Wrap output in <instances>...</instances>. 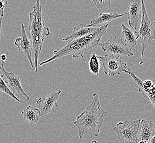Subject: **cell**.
<instances>
[{"label":"cell","instance_id":"obj_24","mask_svg":"<svg viewBox=\"0 0 155 143\" xmlns=\"http://www.w3.org/2000/svg\"><path fill=\"white\" fill-rule=\"evenodd\" d=\"M147 143H155V137L151 138Z\"/></svg>","mask_w":155,"mask_h":143},{"label":"cell","instance_id":"obj_12","mask_svg":"<svg viewBox=\"0 0 155 143\" xmlns=\"http://www.w3.org/2000/svg\"><path fill=\"white\" fill-rule=\"evenodd\" d=\"M128 22L132 29L137 30L138 22L142 17L141 0H132L128 8Z\"/></svg>","mask_w":155,"mask_h":143},{"label":"cell","instance_id":"obj_29","mask_svg":"<svg viewBox=\"0 0 155 143\" xmlns=\"http://www.w3.org/2000/svg\"></svg>","mask_w":155,"mask_h":143},{"label":"cell","instance_id":"obj_20","mask_svg":"<svg viewBox=\"0 0 155 143\" xmlns=\"http://www.w3.org/2000/svg\"><path fill=\"white\" fill-rule=\"evenodd\" d=\"M93 3L95 5L96 8L98 9H101L106 7V6H110V0H104V1H98V0H93Z\"/></svg>","mask_w":155,"mask_h":143},{"label":"cell","instance_id":"obj_1","mask_svg":"<svg viewBox=\"0 0 155 143\" xmlns=\"http://www.w3.org/2000/svg\"><path fill=\"white\" fill-rule=\"evenodd\" d=\"M108 24L102 25L95 32L80 39H75L68 42V44L64 48L58 51L53 52L54 56L47 61L40 63V66L61 57L71 55L75 61L83 57L85 53L90 49L95 48L99 45L101 39L106 34Z\"/></svg>","mask_w":155,"mask_h":143},{"label":"cell","instance_id":"obj_19","mask_svg":"<svg viewBox=\"0 0 155 143\" xmlns=\"http://www.w3.org/2000/svg\"><path fill=\"white\" fill-rule=\"evenodd\" d=\"M0 91L5 93L7 95L9 96L13 99H15L17 101L21 103V100L15 95V94L12 92L11 90L9 89V88L7 86L3 79L1 77V75H0Z\"/></svg>","mask_w":155,"mask_h":143},{"label":"cell","instance_id":"obj_4","mask_svg":"<svg viewBox=\"0 0 155 143\" xmlns=\"http://www.w3.org/2000/svg\"><path fill=\"white\" fill-rule=\"evenodd\" d=\"M141 119L118 122L113 130L120 143H137L141 125Z\"/></svg>","mask_w":155,"mask_h":143},{"label":"cell","instance_id":"obj_8","mask_svg":"<svg viewBox=\"0 0 155 143\" xmlns=\"http://www.w3.org/2000/svg\"><path fill=\"white\" fill-rule=\"evenodd\" d=\"M3 63V62L1 61L0 70L2 72V74L1 75V77L3 79L7 86L14 94L15 92H17L20 95L26 98L27 100H29L30 98L21 87L20 78L13 72L6 71Z\"/></svg>","mask_w":155,"mask_h":143},{"label":"cell","instance_id":"obj_14","mask_svg":"<svg viewBox=\"0 0 155 143\" xmlns=\"http://www.w3.org/2000/svg\"><path fill=\"white\" fill-rule=\"evenodd\" d=\"M141 131L139 133V141L149 142L151 138L155 137V126L152 121H146L145 119L141 120Z\"/></svg>","mask_w":155,"mask_h":143},{"label":"cell","instance_id":"obj_16","mask_svg":"<svg viewBox=\"0 0 155 143\" xmlns=\"http://www.w3.org/2000/svg\"><path fill=\"white\" fill-rule=\"evenodd\" d=\"M127 15V13L123 14H118L117 13H100L98 17L91 21V24L93 26H97L100 24H104L110 22L114 19L122 17L123 16Z\"/></svg>","mask_w":155,"mask_h":143},{"label":"cell","instance_id":"obj_23","mask_svg":"<svg viewBox=\"0 0 155 143\" xmlns=\"http://www.w3.org/2000/svg\"><path fill=\"white\" fill-rule=\"evenodd\" d=\"M1 61H2L3 62L7 60V56H6V54H2L1 56Z\"/></svg>","mask_w":155,"mask_h":143},{"label":"cell","instance_id":"obj_6","mask_svg":"<svg viewBox=\"0 0 155 143\" xmlns=\"http://www.w3.org/2000/svg\"><path fill=\"white\" fill-rule=\"evenodd\" d=\"M97 58L103 66L104 74L108 77H114L122 73H127V64L123 61L122 57L107 54L104 56H97Z\"/></svg>","mask_w":155,"mask_h":143},{"label":"cell","instance_id":"obj_5","mask_svg":"<svg viewBox=\"0 0 155 143\" xmlns=\"http://www.w3.org/2000/svg\"><path fill=\"white\" fill-rule=\"evenodd\" d=\"M141 3L142 9V17L140 29L138 31L142 48L140 65L143 64V54L145 49L150 44H151L152 41L155 40V28L153 27L155 22H153L151 23L150 21L143 0L141 1Z\"/></svg>","mask_w":155,"mask_h":143},{"label":"cell","instance_id":"obj_11","mask_svg":"<svg viewBox=\"0 0 155 143\" xmlns=\"http://www.w3.org/2000/svg\"><path fill=\"white\" fill-rule=\"evenodd\" d=\"M61 90L51 92L49 95L44 96L36 100V104L38 105L40 117H42L51 112L54 107L57 106V100H58Z\"/></svg>","mask_w":155,"mask_h":143},{"label":"cell","instance_id":"obj_3","mask_svg":"<svg viewBox=\"0 0 155 143\" xmlns=\"http://www.w3.org/2000/svg\"><path fill=\"white\" fill-rule=\"evenodd\" d=\"M33 8V11L29 14V25L26 33L32 42L33 63L35 72L37 73L39 55L41 51L45 38L50 35V31L48 28L45 27V14L42 13L41 6L39 0L36 1Z\"/></svg>","mask_w":155,"mask_h":143},{"label":"cell","instance_id":"obj_18","mask_svg":"<svg viewBox=\"0 0 155 143\" xmlns=\"http://www.w3.org/2000/svg\"><path fill=\"white\" fill-rule=\"evenodd\" d=\"M89 66L90 71L94 75H98L100 65V62L98 61V58L96 56L95 52H93L91 55L90 58L89 62Z\"/></svg>","mask_w":155,"mask_h":143},{"label":"cell","instance_id":"obj_28","mask_svg":"<svg viewBox=\"0 0 155 143\" xmlns=\"http://www.w3.org/2000/svg\"></svg>","mask_w":155,"mask_h":143},{"label":"cell","instance_id":"obj_10","mask_svg":"<svg viewBox=\"0 0 155 143\" xmlns=\"http://www.w3.org/2000/svg\"><path fill=\"white\" fill-rule=\"evenodd\" d=\"M15 45L18 48V52L24 54L27 57L30 63L31 67L34 68L32 60V53L33 51V44L30 38L27 35L24 24H21V37L16 39Z\"/></svg>","mask_w":155,"mask_h":143},{"label":"cell","instance_id":"obj_25","mask_svg":"<svg viewBox=\"0 0 155 143\" xmlns=\"http://www.w3.org/2000/svg\"><path fill=\"white\" fill-rule=\"evenodd\" d=\"M137 143H147L145 141H139Z\"/></svg>","mask_w":155,"mask_h":143},{"label":"cell","instance_id":"obj_17","mask_svg":"<svg viewBox=\"0 0 155 143\" xmlns=\"http://www.w3.org/2000/svg\"><path fill=\"white\" fill-rule=\"evenodd\" d=\"M21 113L23 119L31 125L38 122L40 118L39 110L36 107H33L30 105L27 106L24 110L21 112Z\"/></svg>","mask_w":155,"mask_h":143},{"label":"cell","instance_id":"obj_26","mask_svg":"<svg viewBox=\"0 0 155 143\" xmlns=\"http://www.w3.org/2000/svg\"><path fill=\"white\" fill-rule=\"evenodd\" d=\"M90 143H98L97 142V141L96 140H93Z\"/></svg>","mask_w":155,"mask_h":143},{"label":"cell","instance_id":"obj_13","mask_svg":"<svg viewBox=\"0 0 155 143\" xmlns=\"http://www.w3.org/2000/svg\"><path fill=\"white\" fill-rule=\"evenodd\" d=\"M98 28V27L97 26L87 25L85 23L79 24L73 28V31L71 35L63 38L62 41L68 42L75 39H80L95 32Z\"/></svg>","mask_w":155,"mask_h":143},{"label":"cell","instance_id":"obj_15","mask_svg":"<svg viewBox=\"0 0 155 143\" xmlns=\"http://www.w3.org/2000/svg\"><path fill=\"white\" fill-rule=\"evenodd\" d=\"M122 34L126 44L130 45L134 48L137 45V40L139 38V33L137 30L132 28H129L124 24L121 25Z\"/></svg>","mask_w":155,"mask_h":143},{"label":"cell","instance_id":"obj_7","mask_svg":"<svg viewBox=\"0 0 155 143\" xmlns=\"http://www.w3.org/2000/svg\"><path fill=\"white\" fill-rule=\"evenodd\" d=\"M98 45L101 46L103 51L111 55L118 57L134 56L133 52L127 47V45L123 42L122 39L116 36H111L107 41L99 44Z\"/></svg>","mask_w":155,"mask_h":143},{"label":"cell","instance_id":"obj_2","mask_svg":"<svg viewBox=\"0 0 155 143\" xmlns=\"http://www.w3.org/2000/svg\"><path fill=\"white\" fill-rule=\"evenodd\" d=\"M91 104L77 117L74 122V125L78 130L79 139H81L85 134L97 137L104 118L108 115L102 108L97 93L94 92Z\"/></svg>","mask_w":155,"mask_h":143},{"label":"cell","instance_id":"obj_22","mask_svg":"<svg viewBox=\"0 0 155 143\" xmlns=\"http://www.w3.org/2000/svg\"><path fill=\"white\" fill-rule=\"evenodd\" d=\"M2 19H3V18L0 17V39H1V36L2 35L3 33V31L2 30Z\"/></svg>","mask_w":155,"mask_h":143},{"label":"cell","instance_id":"obj_9","mask_svg":"<svg viewBox=\"0 0 155 143\" xmlns=\"http://www.w3.org/2000/svg\"><path fill=\"white\" fill-rule=\"evenodd\" d=\"M127 74L130 75L135 83L139 87V91L145 98L149 100L153 106H155V84L151 80L142 81L136 76L133 72L128 69Z\"/></svg>","mask_w":155,"mask_h":143},{"label":"cell","instance_id":"obj_21","mask_svg":"<svg viewBox=\"0 0 155 143\" xmlns=\"http://www.w3.org/2000/svg\"><path fill=\"white\" fill-rule=\"evenodd\" d=\"M8 2L5 0H0V17H4V9L5 6L7 5Z\"/></svg>","mask_w":155,"mask_h":143},{"label":"cell","instance_id":"obj_27","mask_svg":"<svg viewBox=\"0 0 155 143\" xmlns=\"http://www.w3.org/2000/svg\"><path fill=\"white\" fill-rule=\"evenodd\" d=\"M53 143H55V141H54V142H53Z\"/></svg>","mask_w":155,"mask_h":143}]
</instances>
